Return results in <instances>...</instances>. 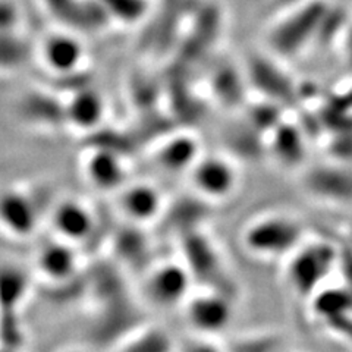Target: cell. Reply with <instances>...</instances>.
<instances>
[{
	"instance_id": "cell-7",
	"label": "cell",
	"mask_w": 352,
	"mask_h": 352,
	"mask_svg": "<svg viewBox=\"0 0 352 352\" xmlns=\"http://www.w3.org/2000/svg\"><path fill=\"white\" fill-rule=\"evenodd\" d=\"M186 175L194 194L210 204L229 200L241 184L236 162L223 153H201Z\"/></svg>"
},
{
	"instance_id": "cell-27",
	"label": "cell",
	"mask_w": 352,
	"mask_h": 352,
	"mask_svg": "<svg viewBox=\"0 0 352 352\" xmlns=\"http://www.w3.org/2000/svg\"><path fill=\"white\" fill-rule=\"evenodd\" d=\"M276 2L280 6V9H283V8H288V6L295 5V3H298V2H302V0H276Z\"/></svg>"
},
{
	"instance_id": "cell-29",
	"label": "cell",
	"mask_w": 352,
	"mask_h": 352,
	"mask_svg": "<svg viewBox=\"0 0 352 352\" xmlns=\"http://www.w3.org/2000/svg\"><path fill=\"white\" fill-rule=\"evenodd\" d=\"M0 352H19V349H12V348H6L0 345Z\"/></svg>"
},
{
	"instance_id": "cell-30",
	"label": "cell",
	"mask_w": 352,
	"mask_h": 352,
	"mask_svg": "<svg viewBox=\"0 0 352 352\" xmlns=\"http://www.w3.org/2000/svg\"><path fill=\"white\" fill-rule=\"evenodd\" d=\"M348 239H349V247L352 250V225H351V228L348 230Z\"/></svg>"
},
{
	"instance_id": "cell-20",
	"label": "cell",
	"mask_w": 352,
	"mask_h": 352,
	"mask_svg": "<svg viewBox=\"0 0 352 352\" xmlns=\"http://www.w3.org/2000/svg\"><path fill=\"white\" fill-rule=\"evenodd\" d=\"M176 340L166 329L141 323L115 344V352H175Z\"/></svg>"
},
{
	"instance_id": "cell-2",
	"label": "cell",
	"mask_w": 352,
	"mask_h": 352,
	"mask_svg": "<svg viewBox=\"0 0 352 352\" xmlns=\"http://www.w3.org/2000/svg\"><path fill=\"white\" fill-rule=\"evenodd\" d=\"M340 248L323 238L305 236L283 260L285 282L295 296L308 301L332 278L339 266Z\"/></svg>"
},
{
	"instance_id": "cell-21",
	"label": "cell",
	"mask_w": 352,
	"mask_h": 352,
	"mask_svg": "<svg viewBox=\"0 0 352 352\" xmlns=\"http://www.w3.org/2000/svg\"><path fill=\"white\" fill-rule=\"evenodd\" d=\"M270 151L283 168H294L305 156V141L296 128L279 124L270 131Z\"/></svg>"
},
{
	"instance_id": "cell-13",
	"label": "cell",
	"mask_w": 352,
	"mask_h": 352,
	"mask_svg": "<svg viewBox=\"0 0 352 352\" xmlns=\"http://www.w3.org/2000/svg\"><path fill=\"white\" fill-rule=\"evenodd\" d=\"M41 213L34 194L24 186H9L0 191V230L16 239L34 236Z\"/></svg>"
},
{
	"instance_id": "cell-9",
	"label": "cell",
	"mask_w": 352,
	"mask_h": 352,
	"mask_svg": "<svg viewBox=\"0 0 352 352\" xmlns=\"http://www.w3.org/2000/svg\"><path fill=\"white\" fill-rule=\"evenodd\" d=\"M38 58L44 69L58 78H69L84 72L87 47L82 34L63 27L46 32L38 44Z\"/></svg>"
},
{
	"instance_id": "cell-4",
	"label": "cell",
	"mask_w": 352,
	"mask_h": 352,
	"mask_svg": "<svg viewBox=\"0 0 352 352\" xmlns=\"http://www.w3.org/2000/svg\"><path fill=\"white\" fill-rule=\"evenodd\" d=\"M181 260L194 285L235 296L236 283L222 250L204 229L181 236Z\"/></svg>"
},
{
	"instance_id": "cell-16",
	"label": "cell",
	"mask_w": 352,
	"mask_h": 352,
	"mask_svg": "<svg viewBox=\"0 0 352 352\" xmlns=\"http://www.w3.org/2000/svg\"><path fill=\"white\" fill-rule=\"evenodd\" d=\"M63 107L66 126L87 134L100 128L107 115L106 98L90 84L71 90L68 96L63 97Z\"/></svg>"
},
{
	"instance_id": "cell-28",
	"label": "cell",
	"mask_w": 352,
	"mask_h": 352,
	"mask_svg": "<svg viewBox=\"0 0 352 352\" xmlns=\"http://www.w3.org/2000/svg\"><path fill=\"white\" fill-rule=\"evenodd\" d=\"M59 352H85V351L81 349V348H66V349H62Z\"/></svg>"
},
{
	"instance_id": "cell-23",
	"label": "cell",
	"mask_w": 352,
	"mask_h": 352,
	"mask_svg": "<svg viewBox=\"0 0 352 352\" xmlns=\"http://www.w3.org/2000/svg\"><path fill=\"white\" fill-rule=\"evenodd\" d=\"M128 228L118 234L113 239V251L116 257L129 264H140L144 258H148L151 251V242L144 235L142 226L126 223Z\"/></svg>"
},
{
	"instance_id": "cell-18",
	"label": "cell",
	"mask_w": 352,
	"mask_h": 352,
	"mask_svg": "<svg viewBox=\"0 0 352 352\" xmlns=\"http://www.w3.org/2000/svg\"><path fill=\"white\" fill-rule=\"evenodd\" d=\"M63 28L80 32L100 31L109 25V21L98 6L97 0H40Z\"/></svg>"
},
{
	"instance_id": "cell-25",
	"label": "cell",
	"mask_w": 352,
	"mask_h": 352,
	"mask_svg": "<svg viewBox=\"0 0 352 352\" xmlns=\"http://www.w3.org/2000/svg\"><path fill=\"white\" fill-rule=\"evenodd\" d=\"M175 352H228V348L220 342V338L191 333L182 342H176Z\"/></svg>"
},
{
	"instance_id": "cell-6",
	"label": "cell",
	"mask_w": 352,
	"mask_h": 352,
	"mask_svg": "<svg viewBox=\"0 0 352 352\" xmlns=\"http://www.w3.org/2000/svg\"><path fill=\"white\" fill-rule=\"evenodd\" d=\"M31 274L15 263L0 264V345L19 349L24 344L21 314L31 292Z\"/></svg>"
},
{
	"instance_id": "cell-26",
	"label": "cell",
	"mask_w": 352,
	"mask_h": 352,
	"mask_svg": "<svg viewBox=\"0 0 352 352\" xmlns=\"http://www.w3.org/2000/svg\"><path fill=\"white\" fill-rule=\"evenodd\" d=\"M19 22L18 9L10 0H0V32L16 31Z\"/></svg>"
},
{
	"instance_id": "cell-15",
	"label": "cell",
	"mask_w": 352,
	"mask_h": 352,
	"mask_svg": "<svg viewBox=\"0 0 352 352\" xmlns=\"http://www.w3.org/2000/svg\"><path fill=\"white\" fill-rule=\"evenodd\" d=\"M81 266L80 247L54 236L41 244L34 254V273L52 285L74 280Z\"/></svg>"
},
{
	"instance_id": "cell-19",
	"label": "cell",
	"mask_w": 352,
	"mask_h": 352,
	"mask_svg": "<svg viewBox=\"0 0 352 352\" xmlns=\"http://www.w3.org/2000/svg\"><path fill=\"white\" fill-rule=\"evenodd\" d=\"M19 118L37 128L66 126L63 97L44 90H32L22 96L18 104Z\"/></svg>"
},
{
	"instance_id": "cell-3",
	"label": "cell",
	"mask_w": 352,
	"mask_h": 352,
	"mask_svg": "<svg viewBox=\"0 0 352 352\" xmlns=\"http://www.w3.org/2000/svg\"><path fill=\"white\" fill-rule=\"evenodd\" d=\"M307 236L301 220L285 212L257 216L241 232L242 247L250 256L266 261H283Z\"/></svg>"
},
{
	"instance_id": "cell-14",
	"label": "cell",
	"mask_w": 352,
	"mask_h": 352,
	"mask_svg": "<svg viewBox=\"0 0 352 352\" xmlns=\"http://www.w3.org/2000/svg\"><path fill=\"white\" fill-rule=\"evenodd\" d=\"M52 236L81 247L94 236L97 217L91 206L80 198H62L49 212Z\"/></svg>"
},
{
	"instance_id": "cell-12",
	"label": "cell",
	"mask_w": 352,
	"mask_h": 352,
	"mask_svg": "<svg viewBox=\"0 0 352 352\" xmlns=\"http://www.w3.org/2000/svg\"><path fill=\"white\" fill-rule=\"evenodd\" d=\"M113 197L118 212L125 222L142 228L160 220L168 204L163 192L148 181H128Z\"/></svg>"
},
{
	"instance_id": "cell-17",
	"label": "cell",
	"mask_w": 352,
	"mask_h": 352,
	"mask_svg": "<svg viewBox=\"0 0 352 352\" xmlns=\"http://www.w3.org/2000/svg\"><path fill=\"white\" fill-rule=\"evenodd\" d=\"M201 142L191 132L181 131L164 137L153 150V163L169 175H186L201 156Z\"/></svg>"
},
{
	"instance_id": "cell-5",
	"label": "cell",
	"mask_w": 352,
	"mask_h": 352,
	"mask_svg": "<svg viewBox=\"0 0 352 352\" xmlns=\"http://www.w3.org/2000/svg\"><path fill=\"white\" fill-rule=\"evenodd\" d=\"M191 274L181 258L151 263L142 273L140 296L146 305L159 311L181 308L194 291Z\"/></svg>"
},
{
	"instance_id": "cell-10",
	"label": "cell",
	"mask_w": 352,
	"mask_h": 352,
	"mask_svg": "<svg viewBox=\"0 0 352 352\" xmlns=\"http://www.w3.org/2000/svg\"><path fill=\"white\" fill-rule=\"evenodd\" d=\"M301 185L317 201L333 206L352 204V164L333 160L305 166Z\"/></svg>"
},
{
	"instance_id": "cell-24",
	"label": "cell",
	"mask_w": 352,
	"mask_h": 352,
	"mask_svg": "<svg viewBox=\"0 0 352 352\" xmlns=\"http://www.w3.org/2000/svg\"><path fill=\"white\" fill-rule=\"evenodd\" d=\"M27 46L16 31L0 32V71H10L25 62Z\"/></svg>"
},
{
	"instance_id": "cell-11",
	"label": "cell",
	"mask_w": 352,
	"mask_h": 352,
	"mask_svg": "<svg viewBox=\"0 0 352 352\" xmlns=\"http://www.w3.org/2000/svg\"><path fill=\"white\" fill-rule=\"evenodd\" d=\"M80 169L85 182L103 194H115L129 181V166L122 153L104 146H93L81 154Z\"/></svg>"
},
{
	"instance_id": "cell-1",
	"label": "cell",
	"mask_w": 352,
	"mask_h": 352,
	"mask_svg": "<svg viewBox=\"0 0 352 352\" xmlns=\"http://www.w3.org/2000/svg\"><path fill=\"white\" fill-rule=\"evenodd\" d=\"M327 0H302L280 9L266 31V46L273 56L291 59L317 41L329 12Z\"/></svg>"
},
{
	"instance_id": "cell-8",
	"label": "cell",
	"mask_w": 352,
	"mask_h": 352,
	"mask_svg": "<svg viewBox=\"0 0 352 352\" xmlns=\"http://www.w3.org/2000/svg\"><path fill=\"white\" fill-rule=\"evenodd\" d=\"M181 310L191 333L220 338L235 318V296L214 289L194 288Z\"/></svg>"
},
{
	"instance_id": "cell-22",
	"label": "cell",
	"mask_w": 352,
	"mask_h": 352,
	"mask_svg": "<svg viewBox=\"0 0 352 352\" xmlns=\"http://www.w3.org/2000/svg\"><path fill=\"white\" fill-rule=\"evenodd\" d=\"M109 24L135 27L153 12L151 0H97Z\"/></svg>"
}]
</instances>
